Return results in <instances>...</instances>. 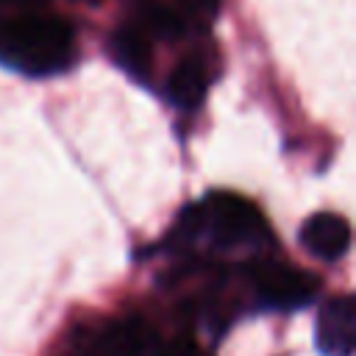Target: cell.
Instances as JSON below:
<instances>
[{
	"label": "cell",
	"mask_w": 356,
	"mask_h": 356,
	"mask_svg": "<svg viewBox=\"0 0 356 356\" xmlns=\"http://www.w3.org/2000/svg\"><path fill=\"white\" fill-rule=\"evenodd\" d=\"M75 61V31L58 17L19 14L0 22V67L50 78L70 70Z\"/></svg>",
	"instance_id": "cell-1"
},
{
	"label": "cell",
	"mask_w": 356,
	"mask_h": 356,
	"mask_svg": "<svg viewBox=\"0 0 356 356\" xmlns=\"http://www.w3.org/2000/svg\"><path fill=\"white\" fill-rule=\"evenodd\" d=\"M203 209V234L209 236L211 248L217 250H236V248H264L273 234L259 211L248 197L234 192H211L200 200Z\"/></svg>",
	"instance_id": "cell-2"
},
{
	"label": "cell",
	"mask_w": 356,
	"mask_h": 356,
	"mask_svg": "<svg viewBox=\"0 0 356 356\" xmlns=\"http://www.w3.org/2000/svg\"><path fill=\"white\" fill-rule=\"evenodd\" d=\"M250 281H253V289L259 295V303L267 309H281V312L309 306L320 289L317 275L298 270L292 264H281V261L256 264L250 270Z\"/></svg>",
	"instance_id": "cell-3"
},
{
	"label": "cell",
	"mask_w": 356,
	"mask_h": 356,
	"mask_svg": "<svg viewBox=\"0 0 356 356\" xmlns=\"http://www.w3.org/2000/svg\"><path fill=\"white\" fill-rule=\"evenodd\" d=\"M317 350L323 356H350L356 345V303L353 295H337L320 306L317 314Z\"/></svg>",
	"instance_id": "cell-4"
},
{
	"label": "cell",
	"mask_w": 356,
	"mask_h": 356,
	"mask_svg": "<svg viewBox=\"0 0 356 356\" xmlns=\"http://www.w3.org/2000/svg\"><path fill=\"white\" fill-rule=\"evenodd\" d=\"M95 356H167L161 337L139 317L114 323L97 339H92Z\"/></svg>",
	"instance_id": "cell-5"
},
{
	"label": "cell",
	"mask_w": 356,
	"mask_h": 356,
	"mask_svg": "<svg viewBox=\"0 0 356 356\" xmlns=\"http://www.w3.org/2000/svg\"><path fill=\"white\" fill-rule=\"evenodd\" d=\"M300 245L320 261H339L350 248V225L342 214L317 211L303 220Z\"/></svg>",
	"instance_id": "cell-6"
},
{
	"label": "cell",
	"mask_w": 356,
	"mask_h": 356,
	"mask_svg": "<svg viewBox=\"0 0 356 356\" xmlns=\"http://www.w3.org/2000/svg\"><path fill=\"white\" fill-rule=\"evenodd\" d=\"M209 92V70L200 56H186L175 64L167 81V100L181 111H195Z\"/></svg>",
	"instance_id": "cell-7"
},
{
	"label": "cell",
	"mask_w": 356,
	"mask_h": 356,
	"mask_svg": "<svg viewBox=\"0 0 356 356\" xmlns=\"http://www.w3.org/2000/svg\"><path fill=\"white\" fill-rule=\"evenodd\" d=\"M111 58L136 81H145L150 72V36L136 25L128 22L111 33L108 42Z\"/></svg>",
	"instance_id": "cell-8"
},
{
	"label": "cell",
	"mask_w": 356,
	"mask_h": 356,
	"mask_svg": "<svg viewBox=\"0 0 356 356\" xmlns=\"http://www.w3.org/2000/svg\"><path fill=\"white\" fill-rule=\"evenodd\" d=\"M136 25L156 39H175L184 33V19L175 8L161 0H139L136 6Z\"/></svg>",
	"instance_id": "cell-9"
},
{
	"label": "cell",
	"mask_w": 356,
	"mask_h": 356,
	"mask_svg": "<svg viewBox=\"0 0 356 356\" xmlns=\"http://www.w3.org/2000/svg\"><path fill=\"white\" fill-rule=\"evenodd\" d=\"M184 6H186V11L189 14H197V17H214L217 14V8H220V0H184Z\"/></svg>",
	"instance_id": "cell-10"
},
{
	"label": "cell",
	"mask_w": 356,
	"mask_h": 356,
	"mask_svg": "<svg viewBox=\"0 0 356 356\" xmlns=\"http://www.w3.org/2000/svg\"><path fill=\"white\" fill-rule=\"evenodd\" d=\"M6 3H17V6H28V3H33V0H0V6H6Z\"/></svg>",
	"instance_id": "cell-11"
}]
</instances>
